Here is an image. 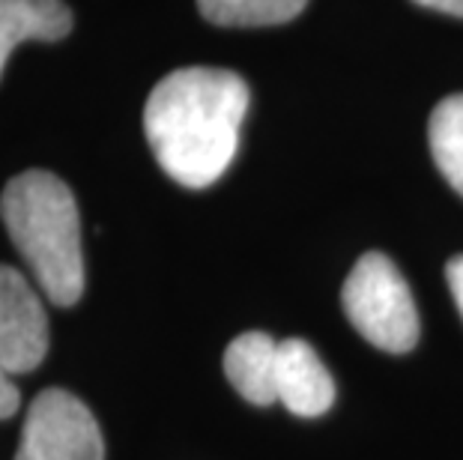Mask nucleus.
I'll return each instance as SVG.
<instances>
[{"label":"nucleus","instance_id":"nucleus-13","mask_svg":"<svg viewBox=\"0 0 463 460\" xmlns=\"http://www.w3.org/2000/svg\"><path fill=\"white\" fill-rule=\"evenodd\" d=\"M416 4L419 6H428V9H437V13L463 18V0H416Z\"/></svg>","mask_w":463,"mask_h":460},{"label":"nucleus","instance_id":"nucleus-9","mask_svg":"<svg viewBox=\"0 0 463 460\" xmlns=\"http://www.w3.org/2000/svg\"><path fill=\"white\" fill-rule=\"evenodd\" d=\"M428 138L439 174L463 198V93L449 96L433 108Z\"/></svg>","mask_w":463,"mask_h":460},{"label":"nucleus","instance_id":"nucleus-10","mask_svg":"<svg viewBox=\"0 0 463 460\" xmlns=\"http://www.w3.org/2000/svg\"><path fill=\"white\" fill-rule=\"evenodd\" d=\"M308 0H198L206 22L222 27H269L297 18Z\"/></svg>","mask_w":463,"mask_h":460},{"label":"nucleus","instance_id":"nucleus-8","mask_svg":"<svg viewBox=\"0 0 463 460\" xmlns=\"http://www.w3.org/2000/svg\"><path fill=\"white\" fill-rule=\"evenodd\" d=\"M69 31L72 13L63 0H0V75L18 42H57Z\"/></svg>","mask_w":463,"mask_h":460},{"label":"nucleus","instance_id":"nucleus-1","mask_svg":"<svg viewBox=\"0 0 463 460\" xmlns=\"http://www.w3.org/2000/svg\"><path fill=\"white\" fill-rule=\"evenodd\" d=\"M249 111V84L231 70L185 66L153 87L144 132L162 171L185 189H206L231 168Z\"/></svg>","mask_w":463,"mask_h":460},{"label":"nucleus","instance_id":"nucleus-2","mask_svg":"<svg viewBox=\"0 0 463 460\" xmlns=\"http://www.w3.org/2000/svg\"><path fill=\"white\" fill-rule=\"evenodd\" d=\"M0 215L18 254L52 305L69 308L84 293L81 215L69 185L48 171H24L6 183Z\"/></svg>","mask_w":463,"mask_h":460},{"label":"nucleus","instance_id":"nucleus-4","mask_svg":"<svg viewBox=\"0 0 463 460\" xmlns=\"http://www.w3.org/2000/svg\"><path fill=\"white\" fill-rule=\"evenodd\" d=\"M15 460H105L102 430L84 400L45 389L24 416Z\"/></svg>","mask_w":463,"mask_h":460},{"label":"nucleus","instance_id":"nucleus-6","mask_svg":"<svg viewBox=\"0 0 463 460\" xmlns=\"http://www.w3.org/2000/svg\"><path fill=\"white\" fill-rule=\"evenodd\" d=\"M275 395L290 413L302 418L323 416L335 404V383L326 365L302 338H288L279 344L275 368Z\"/></svg>","mask_w":463,"mask_h":460},{"label":"nucleus","instance_id":"nucleus-5","mask_svg":"<svg viewBox=\"0 0 463 460\" xmlns=\"http://www.w3.org/2000/svg\"><path fill=\"white\" fill-rule=\"evenodd\" d=\"M48 314L22 272L0 263V368L9 377L43 365L48 353Z\"/></svg>","mask_w":463,"mask_h":460},{"label":"nucleus","instance_id":"nucleus-3","mask_svg":"<svg viewBox=\"0 0 463 460\" xmlns=\"http://www.w3.org/2000/svg\"><path fill=\"white\" fill-rule=\"evenodd\" d=\"M344 311L368 344L386 353H407L419 341V311L410 284L386 254L368 251L341 290Z\"/></svg>","mask_w":463,"mask_h":460},{"label":"nucleus","instance_id":"nucleus-12","mask_svg":"<svg viewBox=\"0 0 463 460\" xmlns=\"http://www.w3.org/2000/svg\"><path fill=\"white\" fill-rule=\"evenodd\" d=\"M446 281H449V290H451V296H455V305L463 317V254H458V258H451L446 263Z\"/></svg>","mask_w":463,"mask_h":460},{"label":"nucleus","instance_id":"nucleus-7","mask_svg":"<svg viewBox=\"0 0 463 460\" xmlns=\"http://www.w3.org/2000/svg\"><path fill=\"white\" fill-rule=\"evenodd\" d=\"M279 344L266 332H242L231 341L224 353V374L245 400L269 407L275 395V368H279Z\"/></svg>","mask_w":463,"mask_h":460},{"label":"nucleus","instance_id":"nucleus-11","mask_svg":"<svg viewBox=\"0 0 463 460\" xmlns=\"http://www.w3.org/2000/svg\"><path fill=\"white\" fill-rule=\"evenodd\" d=\"M18 404H22L18 386L13 383V377L0 368V418H9L13 413H18Z\"/></svg>","mask_w":463,"mask_h":460}]
</instances>
